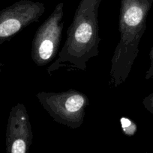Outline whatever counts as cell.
Masks as SVG:
<instances>
[{"label":"cell","mask_w":153,"mask_h":153,"mask_svg":"<svg viewBox=\"0 0 153 153\" xmlns=\"http://www.w3.org/2000/svg\"><path fill=\"white\" fill-rule=\"evenodd\" d=\"M142 105L147 111L153 114V92L144 97L142 100Z\"/></svg>","instance_id":"cell-8"},{"label":"cell","mask_w":153,"mask_h":153,"mask_svg":"<svg viewBox=\"0 0 153 153\" xmlns=\"http://www.w3.org/2000/svg\"><path fill=\"white\" fill-rule=\"evenodd\" d=\"M149 67H148L145 76V79L146 80L153 79V46L149 52Z\"/></svg>","instance_id":"cell-9"},{"label":"cell","mask_w":153,"mask_h":153,"mask_svg":"<svg viewBox=\"0 0 153 153\" xmlns=\"http://www.w3.org/2000/svg\"><path fill=\"white\" fill-rule=\"evenodd\" d=\"M63 18L64 3L60 2L35 32L32 43L31 57L38 67L47 65L58 54L64 26Z\"/></svg>","instance_id":"cell-4"},{"label":"cell","mask_w":153,"mask_h":153,"mask_svg":"<svg viewBox=\"0 0 153 153\" xmlns=\"http://www.w3.org/2000/svg\"><path fill=\"white\" fill-rule=\"evenodd\" d=\"M33 140L29 116L25 105L17 103L10 108L5 133L7 153H26Z\"/></svg>","instance_id":"cell-6"},{"label":"cell","mask_w":153,"mask_h":153,"mask_svg":"<svg viewBox=\"0 0 153 153\" xmlns=\"http://www.w3.org/2000/svg\"><path fill=\"white\" fill-rule=\"evenodd\" d=\"M122 128L124 134L128 136H133L137 131V127L136 125L130 120V119L126 117H122L121 119Z\"/></svg>","instance_id":"cell-7"},{"label":"cell","mask_w":153,"mask_h":153,"mask_svg":"<svg viewBox=\"0 0 153 153\" xmlns=\"http://www.w3.org/2000/svg\"><path fill=\"white\" fill-rule=\"evenodd\" d=\"M153 0H121L119 40L111 59L110 85L117 88L124 83L139 53V45L146 29Z\"/></svg>","instance_id":"cell-2"},{"label":"cell","mask_w":153,"mask_h":153,"mask_svg":"<svg viewBox=\"0 0 153 153\" xmlns=\"http://www.w3.org/2000/svg\"><path fill=\"white\" fill-rule=\"evenodd\" d=\"M102 0H80L71 24L67 30L64 44L58 58L50 65V76L61 67L71 70H86L87 63L99 54L98 9Z\"/></svg>","instance_id":"cell-1"},{"label":"cell","mask_w":153,"mask_h":153,"mask_svg":"<svg viewBox=\"0 0 153 153\" xmlns=\"http://www.w3.org/2000/svg\"><path fill=\"white\" fill-rule=\"evenodd\" d=\"M36 98L55 122L71 129L82 125L86 109L89 105L85 94L74 89L62 92H44L36 94Z\"/></svg>","instance_id":"cell-3"},{"label":"cell","mask_w":153,"mask_h":153,"mask_svg":"<svg viewBox=\"0 0 153 153\" xmlns=\"http://www.w3.org/2000/svg\"><path fill=\"white\" fill-rule=\"evenodd\" d=\"M44 12L43 3L31 0H20L0 10V45L38 22Z\"/></svg>","instance_id":"cell-5"},{"label":"cell","mask_w":153,"mask_h":153,"mask_svg":"<svg viewBox=\"0 0 153 153\" xmlns=\"http://www.w3.org/2000/svg\"><path fill=\"white\" fill-rule=\"evenodd\" d=\"M3 64L0 63V76H1V73H2V67H3Z\"/></svg>","instance_id":"cell-10"}]
</instances>
